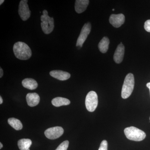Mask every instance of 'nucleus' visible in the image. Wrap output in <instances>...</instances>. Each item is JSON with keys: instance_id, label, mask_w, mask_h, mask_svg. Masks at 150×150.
<instances>
[{"instance_id": "15", "label": "nucleus", "mask_w": 150, "mask_h": 150, "mask_svg": "<svg viewBox=\"0 0 150 150\" xmlns=\"http://www.w3.org/2000/svg\"><path fill=\"white\" fill-rule=\"evenodd\" d=\"M51 103L54 106L60 107L62 105H69L71 102L69 99L64 98L56 97L52 100Z\"/></svg>"}, {"instance_id": "2", "label": "nucleus", "mask_w": 150, "mask_h": 150, "mask_svg": "<svg viewBox=\"0 0 150 150\" xmlns=\"http://www.w3.org/2000/svg\"><path fill=\"white\" fill-rule=\"evenodd\" d=\"M135 84L134 75L129 73L126 76L123 83L121 91V97L126 99L131 96L133 91Z\"/></svg>"}, {"instance_id": "10", "label": "nucleus", "mask_w": 150, "mask_h": 150, "mask_svg": "<svg viewBox=\"0 0 150 150\" xmlns=\"http://www.w3.org/2000/svg\"><path fill=\"white\" fill-rule=\"evenodd\" d=\"M124 53L125 47L122 43H121L117 46L113 56V59L115 63L120 64L122 62L124 57Z\"/></svg>"}, {"instance_id": "27", "label": "nucleus", "mask_w": 150, "mask_h": 150, "mask_svg": "<svg viewBox=\"0 0 150 150\" xmlns=\"http://www.w3.org/2000/svg\"></svg>"}, {"instance_id": "9", "label": "nucleus", "mask_w": 150, "mask_h": 150, "mask_svg": "<svg viewBox=\"0 0 150 150\" xmlns=\"http://www.w3.org/2000/svg\"><path fill=\"white\" fill-rule=\"evenodd\" d=\"M125 17L123 14H112L109 18V22L112 26L115 28H119L124 23Z\"/></svg>"}, {"instance_id": "4", "label": "nucleus", "mask_w": 150, "mask_h": 150, "mask_svg": "<svg viewBox=\"0 0 150 150\" xmlns=\"http://www.w3.org/2000/svg\"><path fill=\"white\" fill-rule=\"evenodd\" d=\"M40 20L41 27L43 33L46 34H50L54 29V18L48 16V11L44 10L43 11V15L40 16Z\"/></svg>"}, {"instance_id": "18", "label": "nucleus", "mask_w": 150, "mask_h": 150, "mask_svg": "<svg viewBox=\"0 0 150 150\" xmlns=\"http://www.w3.org/2000/svg\"><path fill=\"white\" fill-rule=\"evenodd\" d=\"M8 122V124L15 130H20L22 129V124L18 119L14 118H9Z\"/></svg>"}, {"instance_id": "24", "label": "nucleus", "mask_w": 150, "mask_h": 150, "mask_svg": "<svg viewBox=\"0 0 150 150\" xmlns=\"http://www.w3.org/2000/svg\"><path fill=\"white\" fill-rule=\"evenodd\" d=\"M3 99L1 96H0V104H1L3 103Z\"/></svg>"}, {"instance_id": "11", "label": "nucleus", "mask_w": 150, "mask_h": 150, "mask_svg": "<svg viewBox=\"0 0 150 150\" xmlns=\"http://www.w3.org/2000/svg\"><path fill=\"white\" fill-rule=\"evenodd\" d=\"M50 75L53 77L61 81L67 80L71 77L69 73L60 70L51 71L50 72Z\"/></svg>"}, {"instance_id": "13", "label": "nucleus", "mask_w": 150, "mask_h": 150, "mask_svg": "<svg viewBox=\"0 0 150 150\" xmlns=\"http://www.w3.org/2000/svg\"><path fill=\"white\" fill-rule=\"evenodd\" d=\"M89 3L88 0H76L75 1V9L78 13L85 11Z\"/></svg>"}, {"instance_id": "16", "label": "nucleus", "mask_w": 150, "mask_h": 150, "mask_svg": "<svg viewBox=\"0 0 150 150\" xmlns=\"http://www.w3.org/2000/svg\"><path fill=\"white\" fill-rule=\"evenodd\" d=\"M31 145L32 142L29 139H21L18 142V145L20 150H30Z\"/></svg>"}, {"instance_id": "23", "label": "nucleus", "mask_w": 150, "mask_h": 150, "mask_svg": "<svg viewBox=\"0 0 150 150\" xmlns=\"http://www.w3.org/2000/svg\"><path fill=\"white\" fill-rule=\"evenodd\" d=\"M147 87L150 90V83H147L146 84Z\"/></svg>"}, {"instance_id": "21", "label": "nucleus", "mask_w": 150, "mask_h": 150, "mask_svg": "<svg viewBox=\"0 0 150 150\" xmlns=\"http://www.w3.org/2000/svg\"><path fill=\"white\" fill-rule=\"evenodd\" d=\"M144 28L147 32H150V20H148L145 22Z\"/></svg>"}, {"instance_id": "6", "label": "nucleus", "mask_w": 150, "mask_h": 150, "mask_svg": "<svg viewBox=\"0 0 150 150\" xmlns=\"http://www.w3.org/2000/svg\"><path fill=\"white\" fill-rule=\"evenodd\" d=\"M91 25L90 23L88 22L84 25L83 27L81 30L79 36L78 37L76 46L77 47H82L83 43L86 40L88 36L91 32Z\"/></svg>"}, {"instance_id": "20", "label": "nucleus", "mask_w": 150, "mask_h": 150, "mask_svg": "<svg viewBox=\"0 0 150 150\" xmlns=\"http://www.w3.org/2000/svg\"><path fill=\"white\" fill-rule=\"evenodd\" d=\"M98 150H108V142L106 140L101 142Z\"/></svg>"}, {"instance_id": "17", "label": "nucleus", "mask_w": 150, "mask_h": 150, "mask_svg": "<svg viewBox=\"0 0 150 150\" xmlns=\"http://www.w3.org/2000/svg\"><path fill=\"white\" fill-rule=\"evenodd\" d=\"M109 43L110 42L108 38L103 37L98 44V47L100 51L102 53H106L108 50Z\"/></svg>"}, {"instance_id": "14", "label": "nucleus", "mask_w": 150, "mask_h": 150, "mask_svg": "<svg viewBox=\"0 0 150 150\" xmlns=\"http://www.w3.org/2000/svg\"><path fill=\"white\" fill-rule=\"evenodd\" d=\"M22 84L24 88L30 90L35 89L38 86L36 81L30 78L24 79L22 82Z\"/></svg>"}, {"instance_id": "19", "label": "nucleus", "mask_w": 150, "mask_h": 150, "mask_svg": "<svg viewBox=\"0 0 150 150\" xmlns=\"http://www.w3.org/2000/svg\"><path fill=\"white\" fill-rule=\"evenodd\" d=\"M69 141H65L62 142V144H60L56 150H67L69 147Z\"/></svg>"}, {"instance_id": "12", "label": "nucleus", "mask_w": 150, "mask_h": 150, "mask_svg": "<svg viewBox=\"0 0 150 150\" xmlns=\"http://www.w3.org/2000/svg\"><path fill=\"white\" fill-rule=\"evenodd\" d=\"M26 99L28 105L30 107L36 106L40 102V97L35 93H28Z\"/></svg>"}, {"instance_id": "8", "label": "nucleus", "mask_w": 150, "mask_h": 150, "mask_svg": "<svg viewBox=\"0 0 150 150\" xmlns=\"http://www.w3.org/2000/svg\"><path fill=\"white\" fill-rule=\"evenodd\" d=\"M64 129L60 126L51 127L46 129L44 132L45 136L49 139H58L64 134Z\"/></svg>"}, {"instance_id": "1", "label": "nucleus", "mask_w": 150, "mask_h": 150, "mask_svg": "<svg viewBox=\"0 0 150 150\" xmlns=\"http://www.w3.org/2000/svg\"><path fill=\"white\" fill-rule=\"evenodd\" d=\"M15 56L17 58L22 60L29 59L32 56V51L28 45L24 42H16L13 47Z\"/></svg>"}, {"instance_id": "5", "label": "nucleus", "mask_w": 150, "mask_h": 150, "mask_svg": "<svg viewBox=\"0 0 150 150\" xmlns=\"http://www.w3.org/2000/svg\"><path fill=\"white\" fill-rule=\"evenodd\" d=\"M86 108L90 112H93L96 109L98 104L97 94L95 91H90L86 96Z\"/></svg>"}, {"instance_id": "25", "label": "nucleus", "mask_w": 150, "mask_h": 150, "mask_svg": "<svg viewBox=\"0 0 150 150\" xmlns=\"http://www.w3.org/2000/svg\"><path fill=\"white\" fill-rule=\"evenodd\" d=\"M4 2V0H1V1H0V5H1Z\"/></svg>"}, {"instance_id": "26", "label": "nucleus", "mask_w": 150, "mask_h": 150, "mask_svg": "<svg viewBox=\"0 0 150 150\" xmlns=\"http://www.w3.org/2000/svg\"><path fill=\"white\" fill-rule=\"evenodd\" d=\"M3 144H2V143H1H1H0V149H1L2 148H3Z\"/></svg>"}, {"instance_id": "7", "label": "nucleus", "mask_w": 150, "mask_h": 150, "mask_svg": "<svg viewBox=\"0 0 150 150\" xmlns=\"http://www.w3.org/2000/svg\"><path fill=\"white\" fill-rule=\"evenodd\" d=\"M27 0H22L19 3L18 8V13L21 18L23 21L27 20L29 18L31 14V11L30 10Z\"/></svg>"}, {"instance_id": "3", "label": "nucleus", "mask_w": 150, "mask_h": 150, "mask_svg": "<svg viewBox=\"0 0 150 150\" xmlns=\"http://www.w3.org/2000/svg\"><path fill=\"white\" fill-rule=\"evenodd\" d=\"M124 131L127 139L132 141L140 142L145 139L146 137L144 131L134 126L126 128Z\"/></svg>"}, {"instance_id": "22", "label": "nucleus", "mask_w": 150, "mask_h": 150, "mask_svg": "<svg viewBox=\"0 0 150 150\" xmlns=\"http://www.w3.org/2000/svg\"><path fill=\"white\" fill-rule=\"evenodd\" d=\"M3 75H4V71L2 68H0V78L2 77Z\"/></svg>"}]
</instances>
